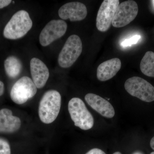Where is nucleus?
Here are the masks:
<instances>
[{"label":"nucleus","instance_id":"5","mask_svg":"<svg viewBox=\"0 0 154 154\" xmlns=\"http://www.w3.org/2000/svg\"><path fill=\"white\" fill-rule=\"evenodd\" d=\"M125 88L128 93L144 102L154 101V87L150 83L139 77L128 79L125 83Z\"/></svg>","mask_w":154,"mask_h":154},{"label":"nucleus","instance_id":"25","mask_svg":"<svg viewBox=\"0 0 154 154\" xmlns=\"http://www.w3.org/2000/svg\"><path fill=\"white\" fill-rule=\"evenodd\" d=\"M150 154H154V152H152Z\"/></svg>","mask_w":154,"mask_h":154},{"label":"nucleus","instance_id":"10","mask_svg":"<svg viewBox=\"0 0 154 154\" xmlns=\"http://www.w3.org/2000/svg\"><path fill=\"white\" fill-rule=\"evenodd\" d=\"M88 14L85 5L79 2H71L65 4L58 11V15L63 20L69 19L71 22L84 20Z\"/></svg>","mask_w":154,"mask_h":154},{"label":"nucleus","instance_id":"11","mask_svg":"<svg viewBox=\"0 0 154 154\" xmlns=\"http://www.w3.org/2000/svg\"><path fill=\"white\" fill-rule=\"evenodd\" d=\"M30 69L32 79L36 88H43L49 77V70L46 65L39 59L33 57L30 60Z\"/></svg>","mask_w":154,"mask_h":154},{"label":"nucleus","instance_id":"21","mask_svg":"<svg viewBox=\"0 0 154 154\" xmlns=\"http://www.w3.org/2000/svg\"><path fill=\"white\" fill-rule=\"evenodd\" d=\"M4 92V84L0 81V96H2Z\"/></svg>","mask_w":154,"mask_h":154},{"label":"nucleus","instance_id":"13","mask_svg":"<svg viewBox=\"0 0 154 154\" xmlns=\"http://www.w3.org/2000/svg\"><path fill=\"white\" fill-rule=\"evenodd\" d=\"M121 61L114 58L100 64L97 69V77L101 82L108 81L115 76L121 67Z\"/></svg>","mask_w":154,"mask_h":154},{"label":"nucleus","instance_id":"22","mask_svg":"<svg viewBox=\"0 0 154 154\" xmlns=\"http://www.w3.org/2000/svg\"><path fill=\"white\" fill-rule=\"evenodd\" d=\"M150 146L152 149L154 150V137L152 138L150 141Z\"/></svg>","mask_w":154,"mask_h":154},{"label":"nucleus","instance_id":"4","mask_svg":"<svg viewBox=\"0 0 154 154\" xmlns=\"http://www.w3.org/2000/svg\"><path fill=\"white\" fill-rule=\"evenodd\" d=\"M82 51V43L79 36L72 35L66 42L60 53L58 62L61 67L67 68L75 62Z\"/></svg>","mask_w":154,"mask_h":154},{"label":"nucleus","instance_id":"19","mask_svg":"<svg viewBox=\"0 0 154 154\" xmlns=\"http://www.w3.org/2000/svg\"><path fill=\"white\" fill-rule=\"evenodd\" d=\"M85 154H106L104 151L100 149L94 148L92 149Z\"/></svg>","mask_w":154,"mask_h":154},{"label":"nucleus","instance_id":"16","mask_svg":"<svg viewBox=\"0 0 154 154\" xmlns=\"http://www.w3.org/2000/svg\"><path fill=\"white\" fill-rule=\"evenodd\" d=\"M140 69L143 74L154 77V52L148 51L146 53L141 61Z\"/></svg>","mask_w":154,"mask_h":154},{"label":"nucleus","instance_id":"18","mask_svg":"<svg viewBox=\"0 0 154 154\" xmlns=\"http://www.w3.org/2000/svg\"><path fill=\"white\" fill-rule=\"evenodd\" d=\"M0 154H11L10 145L2 139H0Z\"/></svg>","mask_w":154,"mask_h":154},{"label":"nucleus","instance_id":"20","mask_svg":"<svg viewBox=\"0 0 154 154\" xmlns=\"http://www.w3.org/2000/svg\"><path fill=\"white\" fill-rule=\"evenodd\" d=\"M11 2V0H0V9L8 6Z\"/></svg>","mask_w":154,"mask_h":154},{"label":"nucleus","instance_id":"6","mask_svg":"<svg viewBox=\"0 0 154 154\" xmlns=\"http://www.w3.org/2000/svg\"><path fill=\"white\" fill-rule=\"evenodd\" d=\"M37 88L33 80L27 76L22 77L12 87L11 97L13 102L18 105L24 104L35 96Z\"/></svg>","mask_w":154,"mask_h":154},{"label":"nucleus","instance_id":"3","mask_svg":"<svg viewBox=\"0 0 154 154\" xmlns=\"http://www.w3.org/2000/svg\"><path fill=\"white\" fill-rule=\"evenodd\" d=\"M68 110L75 126L84 130L91 129L94 126V117L80 98H72L70 100Z\"/></svg>","mask_w":154,"mask_h":154},{"label":"nucleus","instance_id":"14","mask_svg":"<svg viewBox=\"0 0 154 154\" xmlns=\"http://www.w3.org/2000/svg\"><path fill=\"white\" fill-rule=\"evenodd\" d=\"M21 121L20 118L14 116L9 109L0 110V133H12L20 128Z\"/></svg>","mask_w":154,"mask_h":154},{"label":"nucleus","instance_id":"2","mask_svg":"<svg viewBox=\"0 0 154 154\" xmlns=\"http://www.w3.org/2000/svg\"><path fill=\"white\" fill-rule=\"evenodd\" d=\"M33 22L27 11L21 10L13 15L3 32L6 38L19 39L25 36L32 28Z\"/></svg>","mask_w":154,"mask_h":154},{"label":"nucleus","instance_id":"9","mask_svg":"<svg viewBox=\"0 0 154 154\" xmlns=\"http://www.w3.org/2000/svg\"><path fill=\"white\" fill-rule=\"evenodd\" d=\"M67 25L62 20H52L45 25L39 35L40 44L47 46L65 34Z\"/></svg>","mask_w":154,"mask_h":154},{"label":"nucleus","instance_id":"24","mask_svg":"<svg viewBox=\"0 0 154 154\" xmlns=\"http://www.w3.org/2000/svg\"><path fill=\"white\" fill-rule=\"evenodd\" d=\"M113 154H122L120 152H114Z\"/></svg>","mask_w":154,"mask_h":154},{"label":"nucleus","instance_id":"8","mask_svg":"<svg viewBox=\"0 0 154 154\" xmlns=\"http://www.w3.org/2000/svg\"><path fill=\"white\" fill-rule=\"evenodd\" d=\"M119 1V0H104L97 14L96 26L101 32H106L110 28L115 16Z\"/></svg>","mask_w":154,"mask_h":154},{"label":"nucleus","instance_id":"1","mask_svg":"<svg viewBox=\"0 0 154 154\" xmlns=\"http://www.w3.org/2000/svg\"><path fill=\"white\" fill-rule=\"evenodd\" d=\"M61 97L55 90L45 93L39 103L38 115L40 120L45 124L52 123L57 118L60 110Z\"/></svg>","mask_w":154,"mask_h":154},{"label":"nucleus","instance_id":"23","mask_svg":"<svg viewBox=\"0 0 154 154\" xmlns=\"http://www.w3.org/2000/svg\"><path fill=\"white\" fill-rule=\"evenodd\" d=\"M143 154L142 153L140 152H135L133 154Z\"/></svg>","mask_w":154,"mask_h":154},{"label":"nucleus","instance_id":"12","mask_svg":"<svg viewBox=\"0 0 154 154\" xmlns=\"http://www.w3.org/2000/svg\"><path fill=\"white\" fill-rule=\"evenodd\" d=\"M85 100L94 110L106 118H111L115 115L112 105L104 98L94 94H87Z\"/></svg>","mask_w":154,"mask_h":154},{"label":"nucleus","instance_id":"26","mask_svg":"<svg viewBox=\"0 0 154 154\" xmlns=\"http://www.w3.org/2000/svg\"><path fill=\"white\" fill-rule=\"evenodd\" d=\"M152 3H153V5L154 6V1H152Z\"/></svg>","mask_w":154,"mask_h":154},{"label":"nucleus","instance_id":"17","mask_svg":"<svg viewBox=\"0 0 154 154\" xmlns=\"http://www.w3.org/2000/svg\"><path fill=\"white\" fill-rule=\"evenodd\" d=\"M141 36L140 35H134L130 38L125 39L124 41L122 42L121 45L122 47L131 46L132 45L137 44Z\"/></svg>","mask_w":154,"mask_h":154},{"label":"nucleus","instance_id":"7","mask_svg":"<svg viewBox=\"0 0 154 154\" xmlns=\"http://www.w3.org/2000/svg\"><path fill=\"white\" fill-rule=\"evenodd\" d=\"M138 7L134 1L129 0L119 5L112 25L116 28L125 27L133 21L137 16Z\"/></svg>","mask_w":154,"mask_h":154},{"label":"nucleus","instance_id":"15","mask_svg":"<svg viewBox=\"0 0 154 154\" xmlns=\"http://www.w3.org/2000/svg\"><path fill=\"white\" fill-rule=\"evenodd\" d=\"M5 68L8 76L14 79L20 74L22 69L21 61L15 56H10L5 61Z\"/></svg>","mask_w":154,"mask_h":154}]
</instances>
